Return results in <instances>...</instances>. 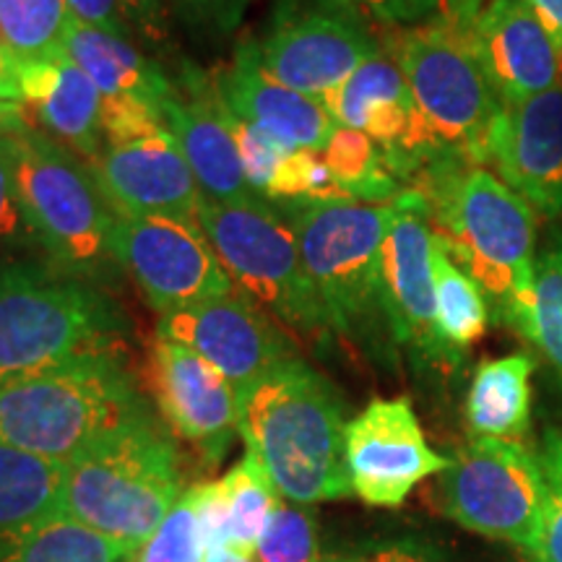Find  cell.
I'll return each mask as SVG.
<instances>
[{"label":"cell","instance_id":"31","mask_svg":"<svg viewBox=\"0 0 562 562\" xmlns=\"http://www.w3.org/2000/svg\"><path fill=\"white\" fill-rule=\"evenodd\" d=\"M220 484L229 518V547L237 552L256 554L258 539L284 497L250 453L235 463Z\"/></svg>","mask_w":562,"mask_h":562},{"label":"cell","instance_id":"20","mask_svg":"<svg viewBox=\"0 0 562 562\" xmlns=\"http://www.w3.org/2000/svg\"><path fill=\"white\" fill-rule=\"evenodd\" d=\"M161 123L178 140L182 157L199 180L203 199L220 203H263L245 180L235 138L222 117L214 79L191 60H182L175 94L161 104Z\"/></svg>","mask_w":562,"mask_h":562},{"label":"cell","instance_id":"19","mask_svg":"<svg viewBox=\"0 0 562 562\" xmlns=\"http://www.w3.org/2000/svg\"><path fill=\"white\" fill-rule=\"evenodd\" d=\"M484 165H492L510 191L537 214L562 216V83L516 108H503L492 123Z\"/></svg>","mask_w":562,"mask_h":562},{"label":"cell","instance_id":"15","mask_svg":"<svg viewBox=\"0 0 562 562\" xmlns=\"http://www.w3.org/2000/svg\"><path fill=\"white\" fill-rule=\"evenodd\" d=\"M344 459L351 495L372 508H398L427 476L451 467L432 451L409 398H375L347 422Z\"/></svg>","mask_w":562,"mask_h":562},{"label":"cell","instance_id":"35","mask_svg":"<svg viewBox=\"0 0 562 562\" xmlns=\"http://www.w3.org/2000/svg\"><path fill=\"white\" fill-rule=\"evenodd\" d=\"M542 459L547 503L537 537L524 554L531 562H562V430L547 427L542 435Z\"/></svg>","mask_w":562,"mask_h":562},{"label":"cell","instance_id":"17","mask_svg":"<svg viewBox=\"0 0 562 562\" xmlns=\"http://www.w3.org/2000/svg\"><path fill=\"white\" fill-rule=\"evenodd\" d=\"M149 383L167 427L216 467L240 435V398L203 357L165 336L149 349Z\"/></svg>","mask_w":562,"mask_h":562},{"label":"cell","instance_id":"41","mask_svg":"<svg viewBox=\"0 0 562 562\" xmlns=\"http://www.w3.org/2000/svg\"><path fill=\"white\" fill-rule=\"evenodd\" d=\"M125 19L138 37L154 47L170 45V0H121Z\"/></svg>","mask_w":562,"mask_h":562},{"label":"cell","instance_id":"39","mask_svg":"<svg viewBox=\"0 0 562 562\" xmlns=\"http://www.w3.org/2000/svg\"><path fill=\"white\" fill-rule=\"evenodd\" d=\"M19 128V125H16ZM40 248L34 232L26 222L24 206L13 170L11 131L0 133V252H21Z\"/></svg>","mask_w":562,"mask_h":562},{"label":"cell","instance_id":"42","mask_svg":"<svg viewBox=\"0 0 562 562\" xmlns=\"http://www.w3.org/2000/svg\"><path fill=\"white\" fill-rule=\"evenodd\" d=\"M68 11L70 19L83 26H91V30H102L112 37L128 42L136 40V32L125 19L121 0H68Z\"/></svg>","mask_w":562,"mask_h":562},{"label":"cell","instance_id":"13","mask_svg":"<svg viewBox=\"0 0 562 562\" xmlns=\"http://www.w3.org/2000/svg\"><path fill=\"white\" fill-rule=\"evenodd\" d=\"M321 102L344 128L362 131L375 140L385 167L398 182L412 186L435 161L456 157L435 138L402 68L385 47Z\"/></svg>","mask_w":562,"mask_h":562},{"label":"cell","instance_id":"6","mask_svg":"<svg viewBox=\"0 0 562 562\" xmlns=\"http://www.w3.org/2000/svg\"><path fill=\"white\" fill-rule=\"evenodd\" d=\"M297 240L302 263L326 307L334 334L378 341L391 336L383 294V243L393 203L273 201Z\"/></svg>","mask_w":562,"mask_h":562},{"label":"cell","instance_id":"5","mask_svg":"<svg viewBox=\"0 0 562 562\" xmlns=\"http://www.w3.org/2000/svg\"><path fill=\"white\" fill-rule=\"evenodd\" d=\"M128 318L100 284L47 261L0 266V385L121 349Z\"/></svg>","mask_w":562,"mask_h":562},{"label":"cell","instance_id":"28","mask_svg":"<svg viewBox=\"0 0 562 562\" xmlns=\"http://www.w3.org/2000/svg\"><path fill=\"white\" fill-rule=\"evenodd\" d=\"M435 232V229H432ZM435 300L438 326L448 347L463 357L490 326V302L482 286L448 256L435 235Z\"/></svg>","mask_w":562,"mask_h":562},{"label":"cell","instance_id":"44","mask_svg":"<svg viewBox=\"0 0 562 562\" xmlns=\"http://www.w3.org/2000/svg\"><path fill=\"white\" fill-rule=\"evenodd\" d=\"M419 5L430 19L451 21L461 30H469L474 24L476 13L482 11L484 0H419Z\"/></svg>","mask_w":562,"mask_h":562},{"label":"cell","instance_id":"43","mask_svg":"<svg viewBox=\"0 0 562 562\" xmlns=\"http://www.w3.org/2000/svg\"><path fill=\"white\" fill-rule=\"evenodd\" d=\"M349 3L360 9L370 21L393 26V30L430 21L427 11L419 5V0H349Z\"/></svg>","mask_w":562,"mask_h":562},{"label":"cell","instance_id":"10","mask_svg":"<svg viewBox=\"0 0 562 562\" xmlns=\"http://www.w3.org/2000/svg\"><path fill=\"white\" fill-rule=\"evenodd\" d=\"M440 495L463 529L526 552L544 516L542 459L521 440L472 438L440 474Z\"/></svg>","mask_w":562,"mask_h":562},{"label":"cell","instance_id":"1","mask_svg":"<svg viewBox=\"0 0 562 562\" xmlns=\"http://www.w3.org/2000/svg\"><path fill=\"white\" fill-rule=\"evenodd\" d=\"M435 235L456 266L487 294L490 311L521 331L537 271V211L487 167L459 157L435 161L412 182Z\"/></svg>","mask_w":562,"mask_h":562},{"label":"cell","instance_id":"37","mask_svg":"<svg viewBox=\"0 0 562 562\" xmlns=\"http://www.w3.org/2000/svg\"><path fill=\"white\" fill-rule=\"evenodd\" d=\"M222 117L224 123H227L232 138H235L245 180H248L252 191L261 193L266 199V191H269L273 175H277L281 161L290 157L292 149L281 144L279 138L269 136L266 131L240 121V117H235L227 108H224V104H222Z\"/></svg>","mask_w":562,"mask_h":562},{"label":"cell","instance_id":"49","mask_svg":"<svg viewBox=\"0 0 562 562\" xmlns=\"http://www.w3.org/2000/svg\"><path fill=\"white\" fill-rule=\"evenodd\" d=\"M131 562H133V560H131Z\"/></svg>","mask_w":562,"mask_h":562},{"label":"cell","instance_id":"27","mask_svg":"<svg viewBox=\"0 0 562 562\" xmlns=\"http://www.w3.org/2000/svg\"><path fill=\"white\" fill-rule=\"evenodd\" d=\"M63 472L66 463L40 459L0 440V531L60 513Z\"/></svg>","mask_w":562,"mask_h":562},{"label":"cell","instance_id":"34","mask_svg":"<svg viewBox=\"0 0 562 562\" xmlns=\"http://www.w3.org/2000/svg\"><path fill=\"white\" fill-rule=\"evenodd\" d=\"M133 562H206V547H203L191 490L182 492L149 542L133 554Z\"/></svg>","mask_w":562,"mask_h":562},{"label":"cell","instance_id":"9","mask_svg":"<svg viewBox=\"0 0 562 562\" xmlns=\"http://www.w3.org/2000/svg\"><path fill=\"white\" fill-rule=\"evenodd\" d=\"M385 47L402 68L435 138L456 157L482 167L492 123L503 102L484 76L469 30L430 19L402 26Z\"/></svg>","mask_w":562,"mask_h":562},{"label":"cell","instance_id":"8","mask_svg":"<svg viewBox=\"0 0 562 562\" xmlns=\"http://www.w3.org/2000/svg\"><path fill=\"white\" fill-rule=\"evenodd\" d=\"M199 227L243 294L305 339L334 334L326 307L315 292L297 240L273 201H203Z\"/></svg>","mask_w":562,"mask_h":562},{"label":"cell","instance_id":"36","mask_svg":"<svg viewBox=\"0 0 562 562\" xmlns=\"http://www.w3.org/2000/svg\"><path fill=\"white\" fill-rule=\"evenodd\" d=\"M269 201H351L347 193L341 191L339 182L334 180L331 170L323 161L321 151L313 149H297L279 165L277 175H273L269 191H266Z\"/></svg>","mask_w":562,"mask_h":562},{"label":"cell","instance_id":"3","mask_svg":"<svg viewBox=\"0 0 562 562\" xmlns=\"http://www.w3.org/2000/svg\"><path fill=\"white\" fill-rule=\"evenodd\" d=\"M146 414L121 349L89 351L0 385V440L55 463Z\"/></svg>","mask_w":562,"mask_h":562},{"label":"cell","instance_id":"46","mask_svg":"<svg viewBox=\"0 0 562 562\" xmlns=\"http://www.w3.org/2000/svg\"><path fill=\"white\" fill-rule=\"evenodd\" d=\"M0 102L24 104L19 81V63L3 45H0Z\"/></svg>","mask_w":562,"mask_h":562},{"label":"cell","instance_id":"38","mask_svg":"<svg viewBox=\"0 0 562 562\" xmlns=\"http://www.w3.org/2000/svg\"><path fill=\"white\" fill-rule=\"evenodd\" d=\"M250 0H170V9L195 42L214 45L243 26Z\"/></svg>","mask_w":562,"mask_h":562},{"label":"cell","instance_id":"30","mask_svg":"<svg viewBox=\"0 0 562 562\" xmlns=\"http://www.w3.org/2000/svg\"><path fill=\"white\" fill-rule=\"evenodd\" d=\"M68 0H0V45L16 63L66 55Z\"/></svg>","mask_w":562,"mask_h":562},{"label":"cell","instance_id":"29","mask_svg":"<svg viewBox=\"0 0 562 562\" xmlns=\"http://www.w3.org/2000/svg\"><path fill=\"white\" fill-rule=\"evenodd\" d=\"M321 154L334 180L351 201L393 203L404 193L402 182L385 167L375 140L362 131L339 125Z\"/></svg>","mask_w":562,"mask_h":562},{"label":"cell","instance_id":"24","mask_svg":"<svg viewBox=\"0 0 562 562\" xmlns=\"http://www.w3.org/2000/svg\"><path fill=\"white\" fill-rule=\"evenodd\" d=\"M66 55L100 89L102 100H136L161 115V104L175 94V81L149 55L128 40L112 37L70 19Z\"/></svg>","mask_w":562,"mask_h":562},{"label":"cell","instance_id":"26","mask_svg":"<svg viewBox=\"0 0 562 562\" xmlns=\"http://www.w3.org/2000/svg\"><path fill=\"white\" fill-rule=\"evenodd\" d=\"M133 554L63 513L0 531V562H131Z\"/></svg>","mask_w":562,"mask_h":562},{"label":"cell","instance_id":"16","mask_svg":"<svg viewBox=\"0 0 562 562\" xmlns=\"http://www.w3.org/2000/svg\"><path fill=\"white\" fill-rule=\"evenodd\" d=\"M157 336L186 344L203 357L227 378L237 398L277 364L297 357L263 307L243 292L159 315Z\"/></svg>","mask_w":562,"mask_h":562},{"label":"cell","instance_id":"33","mask_svg":"<svg viewBox=\"0 0 562 562\" xmlns=\"http://www.w3.org/2000/svg\"><path fill=\"white\" fill-rule=\"evenodd\" d=\"M258 562H323L318 526L307 505L281 501L256 547Z\"/></svg>","mask_w":562,"mask_h":562},{"label":"cell","instance_id":"7","mask_svg":"<svg viewBox=\"0 0 562 562\" xmlns=\"http://www.w3.org/2000/svg\"><path fill=\"white\" fill-rule=\"evenodd\" d=\"M11 149L21 206L45 261L108 290L123 273L112 252L117 216L87 161L30 121L11 131Z\"/></svg>","mask_w":562,"mask_h":562},{"label":"cell","instance_id":"45","mask_svg":"<svg viewBox=\"0 0 562 562\" xmlns=\"http://www.w3.org/2000/svg\"><path fill=\"white\" fill-rule=\"evenodd\" d=\"M524 3L550 34L562 60V0H524Z\"/></svg>","mask_w":562,"mask_h":562},{"label":"cell","instance_id":"23","mask_svg":"<svg viewBox=\"0 0 562 562\" xmlns=\"http://www.w3.org/2000/svg\"><path fill=\"white\" fill-rule=\"evenodd\" d=\"M19 81L26 112L37 117L45 133L81 154L83 161L100 157L102 94L68 55L19 63Z\"/></svg>","mask_w":562,"mask_h":562},{"label":"cell","instance_id":"14","mask_svg":"<svg viewBox=\"0 0 562 562\" xmlns=\"http://www.w3.org/2000/svg\"><path fill=\"white\" fill-rule=\"evenodd\" d=\"M435 232L422 193L404 188L396 199V220L383 243V294L393 341L422 364L459 368L463 357L448 347L438 326L435 300Z\"/></svg>","mask_w":562,"mask_h":562},{"label":"cell","instance_id":"21","mask_svg":"<svg viewBox=\"0 0 562 562\" xmlns=\"http://www.w3.org/2000/svg\"><path fill=\"white\" fill-rule=\"evenodd\" d=\"M469 40L503 108H516L562 83L558 47L524 0H484Z\"/></svg>","mask_w":562,"mask_h":562},{"label":"cell","instance_id":"48","mask_svg":"<svg viewBox=\"0 0 562 562\" xmlns=\"http://www.w3.org/2000/svg\"><path fill=\"white\" fill-rule=\"evenodd\" d=\"M206 562H258L256 554H245L232 550V547H220V550H209Z\"/></svg>","mask_w":562,"mask_h":562},{"label":"cell","instance_id":"47","mask_svg":"<svg viewBox=\"0 0 562 562\" xmlns=\"http://www.w3.org/2000/svg\"><path fill=\"white\" fill-rule=\"evenodd\" d=\"M349 562H430L427 558H422L419 552L406 550V547H385V550H375L362 554V558L349 560Z\"/></svg>","mask_w":562,"mask_h":562},{"label":"cell","instance_id":"12","mask_svg":"<svg viewBox=\"0 0 562 562\" xmlns=\"http://www.w3.org/2000/svg\"><path fill=\"white\" fill-rule=\"evenodd\" d=\"M112 252L125 277L159 315L240 292L209 237L193 222L170 216H117Z\"/></svg>","mask_w":562,"mask_h":562},{"label":"cell","instance_id":"25","mask_svg":"<svg viewBox=\"0 0 562 562\" xmlns=\"http://www.w3.org/2000/svg\"><path fill=\"white\" fill-rule=\"evenodd\" d=\"M531 355H508L482 362L467 396L472 438L521 440L531 425Z\"/></svg>","mask_w":562,"mask_h":562},{"label":"cell","instance_id":"32","mask_svg":"<svg viewBox=\"0 0 562 562\" xmlns=\"http://www.w3.org/2000/svg\"><path fill=\"white\" fill-rule=\"evenodd\" d=\"M518 334L537 347L562 381V232L537 256L531 313Z\"/></svg>","mask_w":562,"mask_h":562},{"label":"cell","instance_id":"18","mask_svg":"<svg viewBox=\"0 0 562 562\" xmlns=\"http://www.w3.org/2000/svg\"><path fill=\"white\" fill-rule=\"evenodd\" d=\"M87 165L115 216H170L199 224L206 199L178 140L167 128L133 140L104 144L100 157Z\"/></svg>","mask_w":562,"mask_h":562},{"label":"cell","instance_id":"4","mask_svg":"<svg viewBox=\"0 0 562 562\" xmlns=\"http://www.w3.org/2000/svg\"><path fill=\"white\" fill-rule=\"evenodd\" d=\"M182 497L180 456L151 414L66 463L60 513L136 552Z\"/></svg>","mask_w":562,"mask_h":562},{"label":"cell","instance_id":"22","mask_svg":"<svg viewBox=\"0 0 562 562\" xmlns=\"http://www.w3.org/2000/svg\"><path fill=\"white\" fill-rule=\"evenodd\" d=\"M211 79L232 115L279 138L292 151H323V146L339 128L321 100L300 94L273 79L263 68L258 40L237 42L232 60Z\"/></svg>","mask_w":562,"mask_h":562},{"label":"cell","instance_id":"11","mask_svg":"<svg viewBox=\"0 0 562 562\" xmlns=\"http://www.w3.org/2000/svg\"><path fill=\"white\" fill-rule=\"evenodd\" d=\"M258 50L273 79L323 100L381 53L383 42L349 0H277Z\"/></svg>","mask_w":562,"mask_h":562},{"label":"cell","instance_id":"2","mask_svg":"<svg viewBox=\"0 0 562 562\" xmlns=\"http://www.w3.org/2000/svg\"><path fill=\"white\" fill-rule=\"evenodd\" d=\"M237 430L284 501L315 505L351 495L344 402L300 357L277 364L245 393Z\"/></svg>","mask_w":562,"mask_h":562},{"label":"cell","instance_id":"40","mask_svg":"<svg viewBox=\"0 0 562 562\" xmlns=\"http://www.w3.org/2000/svg\"><path fill=\"white\" fill-rule=\"evenodd\" d=\"M195 518H199L203 547L209 550H220L229 547V518L227 505H224L222 484L220 482H203L191 487Z\"/></svg>","mask_w":562,"mask_h":562}]
</instances>
